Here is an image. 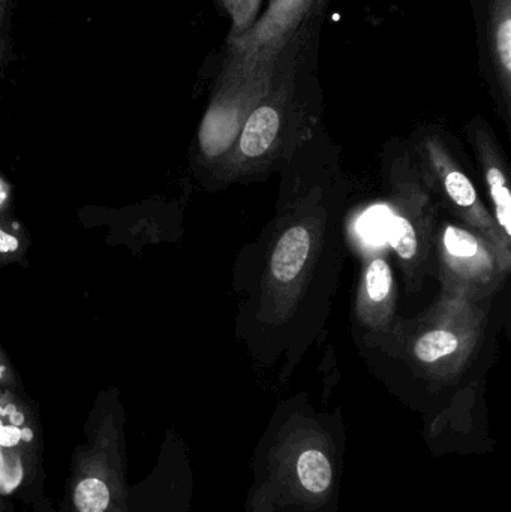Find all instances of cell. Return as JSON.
<instances>
[{"label":"cell","mask_w":511,"mask_h":512,"mask_svg":"<svg viewBox=\"0 0 511 512\" xmlns=\"http://www.w3.org/2000/svg\"><path fill=\"white\" fill-rule=\"evenodd\" d=\"M311 251V237L303 227L288 230L272 256V273L279 282H291L299 276Z\"/></svg>","instance_id":"obj_1"},{"label":"cell","mask_w":511,"mask_h":512,"mask_svg":"<svg viewBox=\"0 0 511 512\" xmlns=\"http://www.w3.org/2000/svg\"><path fill=\"white\" fill-rule=\"evenodd\" d=\"M279 131V116L273 108L260 107L255 110L246 122L240 138V149L248 158H258L263 155Z\"/></svg>","instance_id":"obj_2"},{"label":"cell","mask_w":511,"mask_h":512,"mask_svg":"<svg viewBox=\"0 0 511 512\" xmlns=\"http://www.w3.org/2000/svg\"><path fill=\"white\" fill-rule=\"evenodd\" d=\"M296 475L300 487L312 496L324 495L333 484L332 463L318 448H306L299 454Z\"/></svg>","instance_id":"obj_3"},{"label":"cell","mask_w":511,"mask_h":512,"mask_svg":"<svg viewBox=\"0 0 511 512\" xmlns=\"http://www.w3.org/2000/svg\"><path fill=\"white\" fill-rule=\"evenodd\" d=\"M458 346L459 339L452 331L434 330L417 340L414 354L423 363H435L440 358L456 352Z\"/></svg>","instance_id":"obj_4"},{"label":"cell","mask_w":511,"mask_h":512,"mask_svg":"<svg viewBox=\"0 0 511 512\" xmlns=\"http://www.w3.org/2000/svg\"><path fill=\"white\" fill-rule=\"evenodd\" d=\"M74 502L80 512H104L110 504V490L99 478H86L75 487Z\"/></svg>","instance_id":"obj_5"},{"label":"cell","mask_w":511,"mask_h":512,"mask_svg":"<svg viewBox=\"0 0 511 512\" xmlns=\"http://www.w3.org/2000/svg\"><path fill=\"white\" fill-rule=\"evenodd\" d=\"M489 188H491L492 201L495 204L498 224L503 228L507 237L511 236V197L509 186L504 179L503 171L491 168L488 173Z\"/></svg>","instance_id":"obj_6"},{"label":"cell","mask_w":511,"mask_h":512,"mask_svg":"<svg viewBox=\"0 0 511 512\" xmlns=\"http://www.w3.org/2000/svg\"><path fill=\"white\" fill-rule=\"evenodd\" d=\"M366 292L375 303L386 300L392 288V271L384 259L377 258L369 264L365 276Z\"/></svg>","instance_id":"obj_7"},{"label":"cell","mask_w":511,"mask_h":512,"mask_svg":"<svg viewBox=\"0 0 511 512\" xmlns=\"http://www.w3.org/2000/svg\"><path fill=\"white\" fill-rule=\"evenodd\" d=\"M387 239L392 243L393 249L404 259L413 258L417 251V239L414 228L411 227L407 219L396 218L392 216L390 221L389 233Z\"/></svg>","instance_id":"obj_8"},{"label":"cell","mask_w":511,"mask_h":512,"mask_svg":"<svg viewBox=\"0 0 511 512\" xmlns=\"http://www.w3.org/2000/svg\"><path fill=\"white\" fill-rule=\"evenodd\" d=\"M23 480V465L14 448L0 447V492L11 493Z\"/></svg>","instance_id":"obj_9"},{"label":"cell","mask_w":511,"mask_h":512,"mask_svg":"<svg viewBox=\"0 0 511 512\" xmlns=\"http://www.w3.org/2000/svg\"><path fill=\"white\" fill-rule=\"evenodd\" d=\"M15 0H0V69L12 62V20H14Z\"/></svg>","instance_id":"obj_10"},{"label":"cell","mask_w":511,"mask_h":512,"mask_svg":"<svg viewBox=\"0 0 511 512\" xmlns=\"http://www.w3.org/2000/svg\"><path fill=\"white\" fill-rule=\"evenodd\" d=\"M444 245L450 255L459 259H471L479 254V242L461 228L449 227L444 234Z\"/></svg>","instance_id":"obj_11"},{"label":"cell","mask_w":511,"mask_h":512,"mask_svg":"<svg viewBox=\"0 0 511 512\" xmlns=\"http://www.w3.org/2000/svg\"><path fill=\"white\" fill-rule=\"evenodd\" d=\"M446 191L458 206L471 207L477 200L476 189L465 174L450 171L446 177Z\"/></svg>","instance_id":"obj_12"},{"label":"cell","mask_w":511,"mask_h":512,"mask_svg":"<svg viewBox=\"0 0 511 512\" xmlns=\"http://www.w3.org/2000/svg\"><path fill=\"white\" fill-rule=\"evenodd\" d=\"M390 221H392V215H389L387 210L374 209L360 219V231L371 242H380L386 239L389 233Z\"/></svg>","instance_id":"obj_13"},{"label":"cell","mask_w":511,"mask_h":512,"mask_svg":"<svg viewBox=\"0 0 511 512\" xmlns=\"http://www.w3.org/2000/svg\"><path fill=\"white\" fill-rule=\"evenodd\" d=\"M498 53L507 71L511 68V21L507 18L498 30Z\"/></svg>","instance_id":"obj_14"},{"label":"cell","mask_w":511,"mask_h":512,"mask_svg":"<svg viewBox=\"0 0 511 512\" xmlns=\"http://www.w3.org/2000/svg\"><path fill=\"white\" fill-rule=\"evenodd\" d=\"M23 433L17 426H5L0 421V447L14 448L20 444Z\"/></svg>","instance_id":"obj_15"},{"label":"cell","mask_w":511,"mask_h":512,"mask_svg":"<svg viewBox=\"0 0 511 512\" xmlns=\"http://www.w3.org/2000/svg\"><path fill=\"white\" fill-rule=\"evenodd\" d=\"M18 249V240L14 236H9L5 233V236L0 240V252L8 254V252H14Z\"/></svg>","instance_id":"obj_16"},{"label":"cell","mask_w":511,"mask_h":512,"mask_svg":"<svg viewBox=\"0 0 511 512\" xmlns=\"http://www.w3.org/2000/svg\"><path fill=\"white\" fill-rule=\"evenodd\" d=\"M3 198H5V194H3L2 185H0V203H2Z\"/></svg>","instance_id":"obj_17"},{"label":"cell","mask_w":511,"mask_h":512,"mask_svg":"<svg viewBox=\"0 0 511 512\" xmlns=\"http://www.w3.org/2000/svg\"><path fill=\"white\" fill-rule=\"evenodd\" d=\"M3 236H5V231L0 230V240H2Z\"/></svg>","instance_id":"obj_18"},{"label":"cell","mask_w":511,"mask_h":512,"mask_svg":"<svg viewBox=\"0 0 511 512\" xmlns=\"http://www.w3.org/2000/svg\"><path fill=\"white\" fill-rule=\"evenodd\" d=\"M0 372H3V370H2V369H0Z\"/></svg>","instance_id":"obj_19"}]
</instances>
